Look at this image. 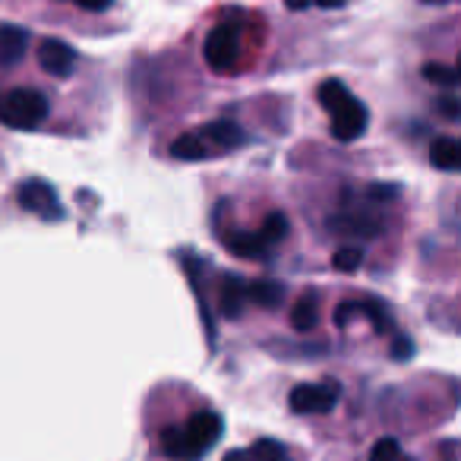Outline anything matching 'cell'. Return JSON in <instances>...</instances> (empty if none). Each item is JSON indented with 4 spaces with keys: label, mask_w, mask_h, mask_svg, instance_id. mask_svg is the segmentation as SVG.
I'll list each match as a JSON object with an SVG mask.
<instances>
[{
    "label": "cell",
    "mask_w": 461,
    "mask_h": 461,
    "mask_svg": "<svg viewBox=\"0 0 461 461\" xmlns=\"http://www.w3.org/2000/svg\"><path fill=\"white\" fill-rule=\"evenodd\" d=\"M29 48V32L20 26H0V67L20 64Z\"/></svg>",
    "instance_id": "30bf717a"
},
{
    "label": "cell",
    "mask_w": 461,
    "mask_h": 461,
    "mask_svg": "<svg viewBox=\"0 0 461 461\" xmlns=\"http://www.w3.org/2000/svg\"><path fill=\"white\" fill-rule=\"evenodd\" d=\"M429 161H433V167H439V171H458L461 146L452 136H439V140L429 146Z\"/></svg>",
    "instance_id": "9a60e30c"
},
{
    "label": "cell",
    "mask_w": 461,
    "mask_h": 461,
    "mask_svg": "<svg viewBox=\"0 0 461 461\" xmlns=\"http://www.w3.org/2000/svg\"><path fill=\"white\" fill-rule=\"evenodd\" d=\"M423 4H448V0H423Z\"/></svg>",
    "instance_id": "1f68e13d"
},
{
    "label": "cell",
    "mask_w": 461,
    "mask_h": 461,
    "mask_svg": "<svg viewBox=\"0 0 461 461\" xmlns=\"http://www.w3.org/2000/svg\"><path fill=\"white\" fill-rule=\"evenodd\" d=\"M203 140L215 149H234L244 142V130H240L234 121H212L209 127H205Z\"/></svg>",
    "instance_id": "4fadbf2b"
},
{
    "label": "cell",
    "mask_w": 461,
    "mask_h": 461,
    "mask_svg": "<svg viewBox=\"0 0 461 461\" xmlns=\"http://www.w3.org/2000/svg\"><path fill=\"white\" fill-rule=\"evenodd\" d=\"M351 92H348L345 83H339V79H326V83L320 86V104L329 111V114H335V111L341 108L345 102H351Z\"/></svg>",
    "instance_id": "d6986e66"
},
{
    "label": "cell",
    "mask_w": 461,
    "mask_h": 461,
    "mask_svg": "<svg viewBox=\"0 0 461 461\" xmlns=\"http://www.w3.org/2000/svg\"><path fill=\"white\" fill-rule=\"evenodd\" d=\"M423 77L429 79V83H439V86H455L458 79H455V70L446 64H427L423 67Z\"/></svg>",
    "instance_id": "603a6c76"
},
{
    "label": "cell",
    "mask_w": 461,
    "mask_h": 461,
    "mask_svg": "<svg viewBox=\"0 0 461 461\" xmlns=\"http://www.w3.org/2000/svg\"><path fill=\"white\" fill-rule=\"evenodd\" d=\"M439 108H442V114H446L448 121H458V102H455L452 95H448V98H442V102H439Z\"/></svg>",
    "instance_id": "f1b7e54d"
},
{
    "label": "cell",
    "mask_w": 461,
    "mask_h": 461,
    "mask_svg": "<svg viewBox=\"0 0 461 461\" xmlns=\"http://www.w3.org/2000/svg\"><path fill=\"white\" fill-rule=\"evenodd\" d=\"M354 313H360V303H341V307L335 310V316H332V320H335V326H341V329H345L348 322H351V316H354Z\"/></svg>",
    "instance_id": "4316f807"
},
{
    "label": "cell",
    "mask_w": 461,
    "mask_h": 461,
    "mask_svg": "<svg viewBox=\"0 0 461 461\" xmlns=\"http://www.w3.org/2000/svg\"><path fill=\"white\" fill-rule=\"evenodd\" d=\"M316 7H322V10H339V7H345L348 0H313Z\"/></svg>",
    "instance_id": "f546056e"
},
{
    "label": "cell",
    "mask_w": 461,
    "mask_h": 461,
    "mask_svg": "<svg viewBox=\"0 0 461 461\" xmlns=\"http://www.w3.org/2000/svg\"><path fill=\"white\" fill-rule=\"evenodd\" d=\"M366 196L373 199V203H389V199H398L402 196V186H385V184H373L370 190H366Z\"/></svg>",
    "instance_id": "d4e9b609"
},
{
    "label": "cell",
    "mask_w": 461,
    "mask_h": 461,
    "mask_svg": "<svg viewBox=\"0 0 461 461\" xmlns=\"http://www.w3.org/2000/svg\"><path fill=\"white\" fill-rule=\"evenodd\" d=\"M224 247H228L234 257L240 259H263L266 253H269V247L263 244V238L259 234H253V230H238V234H228L224 238Z\"/></svg>",
    "instance_id": "8fae6325"
},
{
    "label": "cell",
    "mask_w": 461,
    "mask_h": 461,
    "mask_svg": "<svg viewBox=\"0 0 461 461\" xmlns=\"http://www.w3.org/2000/svg\"><path fill=\"white\" fill-rule=\"evenodd\" d=\"M73 4H79L83 10H92V14H102V10H108L114 0H73Z\"/></svg>",
    "instance_id": "83f0119b"
},
{
    "label": "cell",
    "mask_w": 461,
    "mask_h": 461,
    "mask_svg": "<svg viewBox=\"0 0 461 461\" xmlns=\"http://www.w3.org/2000/svg\"><path fill=\"white\" fill-rule=\"evenodd\" d=\"M244 303H247V282L244 278H228L221 285V294H218V310L221 316L234 320V316L244 313Z\"/></svg>",
    "instance_id": "7c38bea8"
},
{
    "label": "cell",
    "mask_w": 461,
    "mask_h": 461,
    "mask_svg": "<svg viewBox=\"0 0 461 461\" xmlns=\"http://www.w3.org/2000/svg\"><path fill=\"white\" fill-rule=\"evenodd\" d=\"M316 320H320V313H316V297H301V301L291 307V329H294V332H313Z\"/></svg>",
    "instance_id": "ac0fdd59"
},
{
    "label": "cell",
    "mask_w": 461,
    "mask_h": 461,
    "mask_svg": "<svg viewBox=\"0 0 461 461\" xmlns=\"http://www.w3.org/2000/svg\"><path fill=\"white\" fill-rule=\"evenodd\" d=\"M398 461H402V458H398ZM404 461H408V458H404Z\"/></svg>",
    "instance_id": "d6a6232c"
},
{
    "label": "cell",
    "mask_w": 461,
    "mask_h": 461,
    "mask_svg": "<svg viewBox=\"0 0 461 461\" xmlns=\"http://www.w3.org/2000/svg\"><path fill=\"white\" fill-rule=\"evenodd\" d=\"M221 427H224V423H221V417H218L215 411H196V414L184 423V436L190 439V446L196 448V455H203L218 442Z\"/></svg>",
    "instance_id": "5b68a950"
},
{
    "label": "cell",
    "mask_w": 461,
    "mask_h": 461,
    "mask_svg": "<svg viewBox=\"0 0 461 461\" xmlns=\"http://www.w3.org/2000/svg\"><path fill=\"white\" fill-rule=\"evenodd\" d=\"M20 205L26 212H35L39 218H45V221L64 218V209L58 203V190L51 184H45V180H26L20 186Z\"/></svg>",
    "instance_id": "277c9868"
},
{
    "label": "cell",
    "mask_w": 461,
    "mask_h": 461,
    "mask_svg": "<svg viewBox=\"0 0 461 461\" xmlns=\"http://www.w3.org/2000/svg\"><path fill=\"white\" fill-rule=\"evenodd\" d=\"M259 238H263L266 247H276L285 240V234H288V218L282 215V212H272V215H266L263 228L257 230Z\"/></svg>",
    "instance_id": "ffe728a7"
},
{
    "label": "cell",
    "mask_w": 461,
    "mask_h": 461,
    "mask_svg": "<svg viewBox=\"0 0 461 461\" xmlns=\"http://www.w3.org/2000/svg\"><path fill=\"white\" fill-rule=\"evenodd\" d=\"M332 266L339 272H357L360 266H364V253H360L357 247H341V250H335Z\"/></svg>",
    "instance_id": "44dd1931"
},
{
    "label": "cell",
    "mask_w": 461,
    "mask_h": 461,
    "mask_svg": "<svg viewBox=\"0 0 461 461\" xmlns=\"http://www.w3.org/2000/svg\"><path fill=\"white\" fill-rule=\"evenodd\" d=\"M341 395V385L326 379L320 385H294L288 395V404L294 414H329Z\"/></svg>",
    "instance_id": "7a4b0ae2"
},
{
    "label": "cell",
    "mask_w": 461,
    "mask_h": 461,
    "mask_svg": "<svg viewBox=\"0 0 461 461\" xmlns=\"http://www.w3.org/2000/svg\"><path fill=\"white\" fill-rule=\"evenodd\" d=\"M51 114V104L35 89H10L0 95V123L10 130H39Z\"/></svg>",
    "instance_id": "6da1fadb"
},
{
    "label": "cell",
    "mask_w": 461,
    "mask_h": 461,
    "mask_svg": "<svg viewBox=\"0 0 461 461\" xmlns=\"http://www.w3.org/2000/svg\"><path fill=\"white\" fill-rule=\"evenodd\" d=\"M398 458H402V446H398V439H392V436L379 439L370 452V461H398Z\"/></svg>",
    "instance_id": "7402d4cb"
},
{
    "label": "cell",
    "mask_w": 461,
    "mask_h": 461,
    "mask_svg": "<svg viewBox=\"0 0 461 461\" xmlns=\"http://www.w3.org/2000/svg\"><path fill=\"white\" fill-rule=\"evenodd\" d=\"M158 442H161V452L174 461H196L199 458L196 448H193L190 439L184 436V427H167Z\"/></svg>",
    "instance_id": "5bb4252c"
},
{
    "label": "cell",
    "mask_w": 461,
    "mask_h": 461,
    "mask_svg": "<svg viewBox=\"0 0 461 461\" xmlns=\"http://www.w3.org/2000/svg\"><path fill=\"white\" fill-rule=\"evenodd\" d=\"M224 461H291L288 448L276 439H257L250 448H238V452H228Z\"/></svg>",
    "instance_id": "9c48e42d"
},
{
    "label": "cell",
    "mask_w": 461,
    "mask_h": 461,
    "mask_svg": "<svg viewBox=\"0 0 461 461\" xmlns=\"http://www.w3.org/2000/svg\"><path fill=\"white\" fill-rule=\"evenodd\" d=\"M285 4H288V10H294V14H301V10H307L310 4H313V0H285Z\"/></svg>",
    "instance_id": "4dcf8cb0"
},
{
    "label": "cell",
    "mask_w": 461,
    "mask_h": 461,
    "mask_svg": "<svg viewBox=\"0 0 461 461\" xmlns=\"http://www.w3.org/2000/svg\"><path fill=\"white\" fill-rule=\"evenodd\" d=\"M329 230L332 234H348V238H364L373 240L383 230V218L376 212H348V215L329 218Z\"/></svg>",
    "instance_id": "8992f818"
},
{
    "label": "cell",
    "mask_w": 461,
    "mask_h": 461,
    "mask_svg": "<svg viewBox=\"0 0 461 461\" xmlns=\"http://www.w3.org/2000/svg\"><path fill=\"white\" fill-rule=\"evenodd\" d=\"M203 54H205L209 70H215V73L234 70V64H238V29L234 26L212 29L209 39H205V45H203Z\"/></svg>",
    "instance_id": "3957f363"
},
{
    "label": "cell",
    "mask_w": 461,
    "mask_h": 461,
    "mask_svg": "<svg viewBox=\"0 0 461 461\" xmlns=\"http://www.w3.org/2000/svg\"><path fill=\"white\" fill-rule=\"evenodd\" d=\"M39 67L48 73V77H70L77 70V51H73L67 41H58V39H45L39 45Z\"/></svg>",
    "instance_id": "52a82bcc"
},
{
    "label": "cell",
    "mask_w": 461,
    "mask_h": 461,
    "mask_svg": "<svg viewBox=\"0 0 461 461\" xmlns=\"http://www.w3.org/2000/svg\"><path fill=\"white\" fill-rule=\"evenodd\" d=\"M360 313H366L373 320V326L379 329V332H389L392 329V320H389V313H383V307H379V303H366V307H360Z\"/></svg>",
    "instance_id": "cb8c5ba5"
},
{
    "label": "cell",
    "mask_w": 461,
    "mask_h": 461,
    "mask_svg": "<svg viewBox=\"0 0 461 461\" xmlns=\"http://www.w3.org/2000/svg\"><path fill=\"white\" fill-rule=\"evenodd\" d=\"M247 301L259 303V307H282L285 285H278V282H247Z\"/></svg>",
    "instance_id": "e0dca14e"
},
{
    "label": "cell",
    "mask_w": 461,
    "mask_h": 461,
    "mask_svg": "<svg viewBox=\"0 0 461 461\" xmlns=\"http://www.w3.org/2000/svg\"><path fill=\"white\" fill-rule=\"evenodd\" d=\"M171 155L180 161H203L209 158V142L196 133H184L171 142Z\"/></svg>",
    "instance_id": "2e32d148"
},
{
    "label": "cell",
    "mask_w": 461,
    "mask_h": 461,
    "mask_svg": "<svg viewBox=\"0 0 461 461\" xmlns=\"http://www.w3.org/2000/svg\"><path fill=\"white\" fill-rule=\"evenodd\" d=\"M411 354H414V341L402 339V335H398V339L392 341V357H395V360H408Z\"/></svg>",
    "instance_id": "484cf974"
},
{
    "label": "cell",
    "mask_w": 461,
    "mask_h": 461,
    "mask_svg": "<svg viewBox=\"0 0 461 461\" xmlns=\"http://www.w3.org/2000/svg\"><path fill=\"white\" fill-rule=\"evenodd\" d=\"M329 117H332V136H335V140L354 142V140H360V136H364V130H366V108L357 102V98L345 102L339 111H335V114H329Z\"/></svg>",
    "instance_id": "ba28073f"
}]
</instances>
